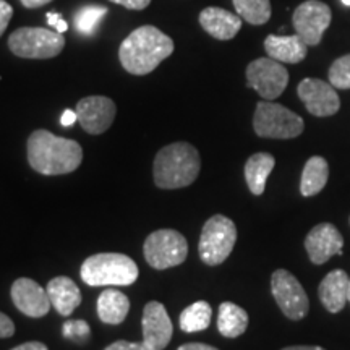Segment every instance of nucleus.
Returning a JSON list of instances; mask_svg holds the SVG:
<instances>
[{
  "label": "nucleus",
  "mask_w": 350,
  "mask_h": 350,
  "mask_svg": "<svg viewBox=\"0 0 350 350\" xmlns=\"http://www.w3.org/2000/svg\"><path fill=\"white\" fill-rule=\"evenodd\" d=\"M174 52V41L156 26L146 25L131 31L119 49L122 67L131 75H148Z\"/></svg>",
  "instance_id": "obj_1"
},
{
  "label": "nucleus",
  "mask_w": 350,
  "mask_h": 350,
  "mask_svg": "<svg viewBox=\"0 0 350 350\" xmlns=\"http://www.w3.org/2000/svg\"><path fill=\"white\" fill-rule=\"evenodd\" d=\"M83 150L73 139L36 130L28 138V163L42 175H65L80 167Z\"/></svg>",
  "instance_id": "obj_2"
},
{
  "label": "nucleus",
  "mask_w": 350,
  "mask_h": 350,
  "mask_svg": "<svg viewBox=\"0 0 350 350\" xmlns=\"http://www.w3.org/2000/svg\"><path fill=\"white\" fill-rule=\"evenodd\" d=\"M201 170L200 152L193 144L177 142L157 152L152 165L154 183L163 190H177L191 185Z\"/></svg>",
  "instance_id": "obj_3"
},
{
  "label": "nucleus",
  "mask_w": 350,
  "mask_h": 350,
  "mask_svg": "<svg viewBox=\"0 0 350 350\" xmlns=\"http://www.w3.org/2000/svg\"><path fill=\"white\" fill-rule=\"evenodd\" d=\"M138 273L137 262L124 253H98L81 265L83 282L91 287L131 286Z\"/></svg>",
  "instance_id": "obj_4"
},
{
  "label": "nucleus",
  "mask_w": 350,
  "mask_h": 350,
  "mask_svg": "<svg viewBox=\"0 0 350 350\" xmlns=\"http://www.w3.org/2000/svg\"><path fill=\"white\" fill-rule=\"evenodd\" d=\"M253 129L261 138L291 139L300 137L305 124L300 116L288 111L281 104L261 100L258 103L255 117H253Z\"/></svg>",
  "instance_id": "obj_5"
},
{
  "label": "nucleus",
  "mask_w": 350,
  "mask_h": 350,
  "mask_svg": "<svg viewBox=\"0 0 350 350\" xmlns=\"http://www.w3.org/2000/svg\"><path fill=\"white\" fill-rule=\"evenodd\" d=\"M237 242V227L229 217L216 214L209 217L201 230L198 253L208 266L222 265L234 250Z\"/></svg>",
  "instance_id": "obj_6"
},
{
  "label": "nucleus",
  "mask_w": 350,
  "mask_h": 350,
  "mask_svg": "<svg viewBox=\"0 0 350 350\" xmlns=\"http://www.w3.org/2000/svg\"><path fill=\"white\" fill-rule=\"evenodd\" d=\"M144 260L151 268L164 271L180 266L188 256V243L180 232L161 229L152 232L144 240Z\"/></svg>",
  "instance_id": "obj_7"
},
{
  "label": "nucleus",
  "mask_w": 350,
  "mask_h": 350,
  "mask_svg": "<svg viewBox=\"0 0 350 350\" xmlns=\"http://www.w3.org/2000/svg\"><path fill=\"white\" fill-rule=\"evenodd\" d=\"M8 47L21 59H52L65 47L60 33L47 28H20L8 38Z\"/></svg>",
  "instance_id": "obj_8"
},
{
  "label": "nucleus",
  "mask_w": 350,
  "mask_h": 350,
  "mask_svg": "<svg viewBox=\"0 0 350 350\" xmlns=\"http://www.w3.org/2000/svg\"><path fill=\"white\" fill-rule=\"evenodd\" d=\"M271 292L281 312L292 321H300L310 308L308 297L299 279L286 269L274 271L271 278Z\"/></svg>",
  "instance_id": "obj_9"
},
{
  "label": "nucleus",
  "mask_w": 350,
  "mask_h": 350,
  "mask_svg": "<svg viewBox=\"0 0 350 350\" xmlns=\"http://www.w3.org/2000/svg\"><path fill=\"white\" fill-rule=\"evenodd\" d=\"M248 86L253 88L262 99L274 100L284 93L288 83V72L281 62L261 57L247 67Z\"/></svg>",
  "instance_id": "obj_10"
},
{
  "label": "nucleus",
  "mask_w": 350,
  "mask_h": 350,
  "mask_svg": "<svg viewBox=\"0 0 350 350\" xmlns=\"http://www.w3.org/2000/svg\"><path fill=\"white\" fill-rule=\"evenodd\" d=\"M332 13L326 3L319 0H306L294 12L295 34L304 39L306 46H318L323 34L331 25Z\"/></svg>",
  "instance_id": "obj_11"
},
{
  "label": "nucleus",
  "mask_w": 350,
  "mask_h": 350,
  "mask_svg": "<svg viewBox=\"0 0 350 350\" xmlns=\"http://www.w3.org/2000/svg\"><path fill=\"white\" fill-rule=\"evenodd\" d=\"M77 117L86 133L103 135L116 119V103L106 96H88L77 104Z\"/></svg>",
  "instance_id": "obj_12"
},
{
  "label": "nucleus",
  "mask_w": 350,
  "mask_h": 350,
  "mask_svg": "<svg viewBox=\"0 0 350 350\" xmlns=\"http://www.w3.org/2000/svg\"><path fill=\"white\" fill-rule=\"evenodd\" d=\"M297 93L306 111L314 117L334 116L340 107V99L334 86L318 78H305L297 88Z\"/></svg>",
  "instance_id": "obj_13"
},
{
  "label": "nucleus",
  "mask_w": 350,
  "mask_h": 350,
  "mask_svg": "<svg viewBox=\"0 0 350 350\" xmlns=\"http://www.w3.org/2000/svg\"><path fill=\"white\" fill-rule=\"evenodd\" d=\"M143 342L152 350H164L174 334L167 310L161 301H148L143 310Z\"/></svg>",
  "instance_id": "obj_14"
},
{
  "label": "nucleus",
  "mask_w": 350,
  "mask_h": 350,
  "mask_svg": "<svg viewBox=\"0 0 350 350\" xmlns=\"http://www.w3.org/2000/svg\"><path fill=\"white\" fill-rule=\"evenodd\" d=\"M10 295L16 310L29 318L46 317L52 306L46 288L29 278L16 279L12 284Z\"/></svg>",
  "instance_id": "obj_15"
},
{
  "label": "nucleus",
  "mask_w": 350,
  "mask_h": 350,
  "mask_svg": "<svg viewBox=\"0 0 350 350\" xmlns=\"http://www.w3.org/2000/svg\"><path fill=\"white\" fill-rule=\"evenodd\" d=\"M344 237L329 222L314 226L305 239V248L314 265H323L334 255H342Z\"/></svg>",
  "instance_id": "obj_16"
},
{
  "label": "nucleus",
  "mask_w": 350,
  "mask_h": 350,
  "mask_svg": "<svg viewBox=\"0 0 350 350\" xmlns=\"http://www.w3.org/2000/svg\"><path fill=\"white\" fill-rule=\"evenodd\" d=\"M200 25L208 34L219 41H229L242 28V18L219 7H208L200 13Z\"/></svg>",
  "instance_id": "obj_17"
},
{
  "label": "nucleus",
  "mask_w": 350,
  "mask_h": 350,
  "mask_svg": "<svg viewBox=\"0 0 350 350\" xmlns=\"http://www.w3.org/2000/svg\"><path fill=\"white\" fill-rule=\"evenodd\" d=\"M47 295L55 312L62 317L72 314L81 304V292L73 279L67 275H57L47 284Z\"/></svg>",
  "instance_id": "obj_18"
},
{
  "label": "nucleus",
  "mask_w": 350,
  "mask_h": 350,
  "mask_svg": "<svg viewBox=\"0 0 350 350\" xmlns=\"http://www.w3.org/2000/svg\"><path fill=\"white\" fill-rule=\"evenodd\" d=\"M349 275L342 269H334L319 284L318 295L329 313H339L347 304Z\"/></svg>",
  "instance_id": "obj_19"
},
{
  "label": "nucleus",
  "mask_w": 350,
  "mask_h": 350,
  "mask_svg": "<svg viewBox=\"0 0 350 350\" xmlns=\"http://www.w3.org/2000/svg\"><path fill=\"white\" fill-rule=\"evenodd\" d=\"M265 49L271 59L281 64H299L306 57L308 46L299 34L294 36H275L269 34L265 39Z\"/></svg>",
  "instance_id": "obj_20"
},
{
  "label": "nucleus",
  "mask_w": 350,
  "mask_h": 350,
  "mask_svg": "<svg viewBox=\"0 0 350 350\" xmlns=\"http://www.w3.org/2000/svg\"><path fill=\"white\" fill-rule=\"evenodd\" d=\"M130 312V300L117 288H106L98 299L99 319L106 325L117 326L125 321Z\"/></svg>",
  "instance_id": "obj_21"
},
{
  "label": "nucleus",
  "mask_w": 350,
  "mask_h": 350,
  "mask_svg": "<svg viewBox=\"0 0 350 350\" xmlns=\"http://www.w3.org/2000/svg\"><path fill=\"white\" fill-rule=\"evenodd\" d=\"M274 164V156L269 152H256L248 157L245 164V180L253 195L260 196L265 193L266 182H268L269 174L273 172Z\"/></svg>",
  "instance_id": "obj_22"
},
{
  "label": "nucleus",
  "mask_w": 350,
  "mask_h": 350,
  "mask_svg": "<svg viewBox=\"0 0 350 350\" xmlns=\"http://www.w3.org/2000/svg\"><path fill=\"white\" fill-rule=\"evenodd\" d=\"M248 327V313L242 306L224 301L219 306L217 329L227 339H235L242 336Z\"/></svg>",
  "instance_id": "obj_23"
},
{
  "label": "nucleus",
  "mask_w": 350,
  "mask_h": 350,
  "mask_svg": "<svg viewBox=\"0 0 350 350\" xmlns=\"http://www.w3.org/2000/svg\"><path fill=\"white\" fill-rule=\"evenodd\" d=\"M329 178V165L321 156H313L306 161L300 180V193L304 196L318 195L326 187Z\"/></svg>",
  "instance_id": "obj_24"
},
{
  "label": "nucleus",
  "mask_w": 350,
  "mask_h": 350,
  "mask_svg": "<svg viewBox=\"0 0 350 350\" xmlns=\"http://www.w3.org/2000/svg\"><path fill=\"white\" fill-rule=\"evenodd\" d=\"M213 318V308L208 301L200 300L187 306L180 313V329L183 332H200L208 329L211 325Z\"/></svg>",
  "instance_id": "obj_25"
},
{
  "label": "nucleus",
  "mask_w": 350,
  "mask_h": 350,
  "mask_svg": "<svg viewBox=\"0 0 350 350\" xmlns=\"http://www.w3.org/2000/svg\"><path fill=\"white\" fill-rule=\"evenodd\" d=\"M235 12L247 23L260 26L271 18V0H232Z\"/></svg>",
  "instance_id": "obj_26"
},
{
  "label": "nucleus",
  "mask_w": 350,
  "mask_h": 350,
  "mask_svg": "<svg viewBox=\"0 0 350 350\" xmlns=\"http://www.w3.org/2000/svg\"><path fill=\"white\" fill-rule=\"evenodd\" d=\"M109 10L106 7L100 5H86L81 7L75 13V26L77 29L83 34H94L96 29L99 28L100 20L106 16Z\"/></svg>",
  "instance_id": "obj_27"
},
{
  "label": "nucleus",
  "mask_w": 350,
  "mask_h": 350,
  "mask_svg": "<svg viewBox=\"0 0 350 350\" xmlns=\"http://www.w3.org/2000/svg\"><path fill=\"white\" fill-rule=\"evenodd\" d=\"M329 83L336 90H350V54L340 57L331 65Z\"/></svg>",
  "instance_id": "obj_28"
},
{
  "label": "nucleus",
  "mask_w": 350,
  "mask_h": 350,
  "mask_svg": "<svg viewBox=\"0 0 350 350\" xmlns=\"http://www.w3.org/2000/svg\"><path fill=\"white\" fill-rule=\"evenodd\" d=\"M90 336V326L85 321H67L64 325V338L85 340Z\"/></svg>",
  "instance_id": "obj_29"
},
{
  "label": "nucleus",
  "mask_w": 350,
  "mask_h": 350,
  "mask_svg": "<svg viewBox=\"0 0 350 350\" xmlns=\"http://www.w3.org/2000/svg\"><path fill=\"white\" fill-rule=\"evenodd\" d=\"M12 16H13V8L10 3H7L5 0H0V38H2V34L5 33Z\"/></svg>",
  "instance_id": "obj_30"
},
{
  "label": "nucleus",
  "mask_w": 350,
  "mask_h": 350,
  "mask_svg": "<svg viewBox=\"0 0 350 350\" xmlns=\"http://www.w3.org/2000/svg\"><path fill=\"white\" fill-rule=\"evenodd\" d=\"M104 350H152L144 342H130V340H116Z\"/></svg>",
  "instance_id": "obj_31"
},
{
  "label": "nucleus",
  "mask_w": 350,
  "mask_h": 350,
  "mask_svg": "<svg viewBox=\"0 0 350 350\" xmlns=\"http://www.w3.org/2000/svg\"><path fill=\"white\" fill-rule=\"evenodd\" d=\"M15 334V323L5 313L0 312V339H8Z\"/></svg>",
  "instance_id": "obj_32"
},
{
  "label": "nucleus",
  "mask_w": 350,
  "mask_h": 350,
  "mask_svg": "<svg viewBox=\"0 0 350 350\" xmlns=\"http://www.w3.org/2000/svg\"><path fill=\"white\" fill-rule=\"evenodd\" d=\"M46 18H47V23H49L52 28H54V31L57 33L62 34L68 29V23L57 12H49L46 15Z\"/></svg>",
  "instance_id": "obj_33"
},
{
  "label": "nucleus",
  "mask_w": 350,
  "mask_h": 350,
  "mask_svg": "<svg viewBox=\"0 0 350 350\" xmlns=\"http://www.w3.org/2000/svg\"><path fill=\"white\" fill-rule=\"evenodd\" d=\"M113 3L129 8V10H144L151 3V0H111Z\"/></svg>",
  "instance_id": "obj_34"
},
{
  "label": "nucleus",
  "mask_w": 350,
  "mask_h": 350,
  "mask_svg": "<svg viewBox=\"0 0 350 350\" xmlns=\"http://www.w3.org/2000/svg\"><path fill=\"white\" fill-rule=\"evenodd\" d=\"M12 350H49V349H47L46 344L38 342V340H31V342L16 345V347H13Z\"/></svg>",
  "instance_id": "obj_35"
},
{
  "label": "nucleus",
  "mask_w": 350,
  "mask_h": 350,
  "mask_svg": "<svg viewBox=\"0 0 350 350\" xmlns=\"http://www.w3.org/2000/svg\"><path fill=\"white\" fill-rule=\"evenodd\" d=\"M77 120H78L77 112L75 111H70V109H67V111L62 113V117H60V124H62L64 126H72Z\"/></svg>",
  "instance_id": "obj_36"
},
{
  "label": "nucleus",
  "mask_w": 350,
  "mask_h": 350,
  "mask_svg": "<svg viewBox=\"0 0 350 350\" xmlns=\"http://www.w3.org/2000/svg\"><path fill=\"white\" fill-rule=\"evenodd\" d=\"M177 350H219L216 347H213V345H208V344H201V342H188V344H183L178 347Z\"/></svg>",
  "instance_id": "obj_37"
},
{
  "label": "nucleus",
  "mask_w": 350,
  "mask_h": 350,
  "mask_svg": "<svg viewBox=\"0 0 350 350\" xmlns=\"http://www.w3.org/2000/svg\"><path fill=\"white\" fill-rule=\"evenodd\" d=\"M20 2L23 3V7L26 8H39L47 5L52 0H20Z\"/></svg>",
  "instance_id": "obj_38"
},
{
  "label": "nucleus",
  "mask_w": 350,
  "mask_h": 350,
  "mask_svg": "<svg viewBox=\"0 0 350 350\" xmlns=\"http://www.w3.org/2000/svg\"><path fill=\"white\" fill-rule=\"evenodd\" d=\"M282 350H326V349L318 347V345H292V347H286Z\"/></svg>",
  "instance_id": "obj_39"
},
{
  "label": "nucleus",
  "mask_w": 350,
  "mask_h": 350,
  "mask_svg": "<svg viewBox=\"0 0 350 350\" xmlns=\"http://www.w3.org/2000/svg\"><path fill=\"white\" fill-rule=\"evenodd\" d=\"M347 300L350 301V279H349V288H347Z\"/></svg>",
  "instance_id": "obj_40"
},
{
  "label": "nucleus",
  "mask_w": 350,
  "mask_h": 350,
  "mask_svg": "<svg viewBox=\"0 0 350 350\" xmlns=\"http://www.w3.org/2000/svg\"><path fill=\"white\" fill-rule=\"evenodd\" d=\"M342 3L345 7H350V0H342Z\"/></svg>",
  "instance_id": "obj_41"
}]
</instances>
